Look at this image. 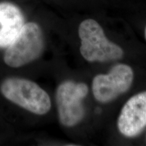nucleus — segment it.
Returning a JSON list of instances; mask_svg holds the SVG:
<instances>
[{"label": "nucleus", "instance_id": "nucleus-3", "mask_svg": "<svg viewBox=\"0 0 146 146\" xmlns=\"http://www.w3.org/2000/svg\"><path fill=\"white\" fill-rule=\"evenodd\" d=\"M45 47L41 27L35 23H25L16 39L6 47L3 54L5 64L19 68L39 58Z\"/></svg>", "mask_w": 146, "mask_h": 146}, {"label": "nucleus", "instance_id": "nucleus-1", "mask_svg": "<svg viewBox=\"0 0 146 146\" xmlns=\"http://www.w3.org/2000/svg\"><path fill=\"white\" fill-rule=\"evenodd\" d=\"M0 92L5 99L35 114H46L52 107L46 91L26 78H6L0 85Z\"/></svg>", "mask_w": 146, "mask_h": 146}, {"label": "nucleus", "instance_id": "nucleus-4", "mask_svg": "<svg viewBox=\"0 0 146 146\" xmlns=\"http://www.w3.org/2000/svg\"><path fill=\"white\" fill-rule=\"evenodd\" d=\"M87 93L88 87L83 83L66 81L58 86L56 100L62 125L70 127L81 121L85 114L82 101Z\"/></svg>", "mask_w": 146, "mask_h": 146}, {"label": "nucleus", "instance_id": "nucleus-6", "mask_svg": "<svg viewBox=\"0 0 146 146\" xmlns=\"http://www.w3.org/2000/svg\"><path fill=\"white\" fill-rule=\"evenodd\" d=\"M118 128L121 134L134 137L146 127V91L131 98L122 108L118 119Z\"/></svg>", "mask_w": 146, "mask_h": 146}, {"label": "nucleus", "instance_id": "nucleus-7", "mask_svg": "<svg viewBox=\"0 0 146 146\" xmlns=\"http://www.w3.org/2000/svg\"><path fill=\"white\" fill-rule=\"evenodd\" d=\"M25 24L23 14L18 6L7 1L0 2V47L11 44Z\"/></svg>", "mask_w": 146, "mask_h": 146}, {"label": "nucleus", "instance_id": "nucleus-8", "mask_svg": "<svg viewBox=\"0 0 146 146\" xmlns=\"http://www.w3.org/2000/svg\"><path fill=\"white\" fill-rule=\"evenodd\" d=\"M145 39H146V27H145Z\"/></svg>", "mask_w": 146, "mask_h": 146}, {"label": "nucleus", "instance_id": "nucleus-5", "mask_svg": "<svg viewBox=\"0 0 146 146\" xmlns=\"http://www.w3.org/2000/svg\"><path fill=\"white\" fill-rule=\"evenodd\" d=\"M133 80V72L129 66H114L108 74L95 76L92 83L94 96L98 102L108 103L129 90Z\"/></svg>", "mask_w": 146, "mask_h": 146}, {"label": "nucleus", "instance_id": "nucleus-2", "mask_svg": "<svg viewBox=\"0 0 146 146\" xmlns=\"http://www.w3.org/2000/svg\"><path fill=\"white\" fill-rule=\"evenodd\" d=\"M81 45L80 52L89 62H106L119 60L123 50L107 39L100 24L93 19L82 22L78 27Z\"/></svg>", "mask_w": 146, "mask_h": 146}]
</instances>
